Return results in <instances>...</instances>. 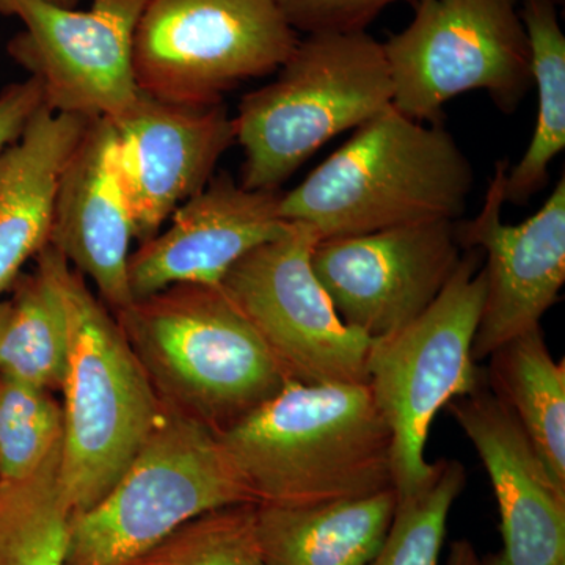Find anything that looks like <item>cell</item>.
<instances>
[{
  "instance_id": "cell-1",
  "label": "cell",
  "mask_w": 565,
  "mask_h": 565,
  "mask_svg": "<svg viewBox=\"0 0 565 565\" xmlns=\"http://www.w3.org/2000/svg\"><path fill=\"white\" fill-rule=\"evenodd\" d=\"M217 435L256 504L303 508L394 490L392 430L367 384L288 381Z\"/></svg>"
},
{
  "instance_id": "cell-2",
  "label": "cell",
  "mask_w": 565,
  "mask_h": 565,
  "mask_svg": "<svg viewBox=\"0 0 565 565\" xmlns=\"http://www.w3.org/2000/svg\"><path fill=\"white\" fill-rule=\"evenodd\" d=\"M470 159L444 126L386 107L281 192L280 217L319 236H356L426 222H457L473 192Z\"/></svg>"
},
{
  "instance_id": "cell-3",
  "label": "cell",
  "mask_w": 565,
  "mask_h": 565,
  "mask_svg": "<svg viewBox=\"0 0 565 565\" xmlns=\"http://www.w3.org/2000/svg\"><path fill=\"white\" fill-rule=\"evenodd\" d=\"M159 399L215 434L288 382L221 286L177 285L115 313Z\"/></svg>"
},
{
  "instance_id": "cell-4",
  "label": "cell",
  "mask_w": 565,
  "mask_h": 565,
  "mask_svg": "<svg viewBox=\"0 0 565 565\" xmlns=\"http://www.w3.org/2000/svg\"><path fill=\"white\" fill-rule=\"evenodd\" d=\"M57 274L70 319L61 484L73 516L117 484L163 404L117 318L61 253Z\"/></svg>"
},
{
  "instance_id": "cell-5",
  "label": "cell",
  "mask_w": 565,
  "mask_h": 565,
  "mask_svg": "<svg viewBox=\"0 0 565 565\" xmlns=\"http://www.w3.org/2000/svg\"><path fill=\"white\" fill-rule=\"evenodd\" d=\"M277 73L234 117L252 191H280L333 137L393 106L384 46L366 31L310 33Z\"/></svg>"
},
{
  "instance_id": "cell-6",
  "label": "cell",
  "mask_w": 565,
  "mask_h": 565,
  "mask_svg": "<svg viewBox=\"0 0 565 565\" xmlns=\"http://www.w3.org/2000/svg\"><path fill=\"white\" fill-rule=\"evenodd\" d=\"M241 503L255 501L218 435L163 404L117 484L71 516L65 565H126L196 516Z\"/></svg>"
},
{
  "instance_id": "cell-7",
  "label": "cell",
  "mask_w": 565,
  "mask_h": 565,
  "mask_svg": "<svg viewBox=\"0 0 565 565\" xmlns=\"http://www.w3.org/2000/svg\"><path fill=\"white\" fill-rule=\"evenodd\" d=\"M479 250H467L440 296L414 321L371 340L367 386L393 437L394 492L414 493L430 471L426 444L435 416L486 384L473 359L484 302Z\"/></svg>"
},
{
  "instance_id": "cell-8",
  "label": "cell",
  "mask_w": 565,
  "mask_h": 565,
  "mask_svg": "<svg viewBox=\"0 0 565 565\" xmlns=\"http://www.w3.org/2000/svg\"><path fill=\"white\" fill-rule=\"evenodd\" d=\"M384 46L393 106L438 122L446 103L482 90L514 114L533 87L519 0H416L414 20Z\"/></svg>"
},
{
  "instance_id": "cell-9",
  "label": "cell",
  "mask_w": 565,
  "mask_h": 565,
  "mask_svg": "<svg viewBox=\"0 0 565 565\" xmlns=\"http://www.w3.org/2000/svg\"><path fill=\"white\" fill-rule=\"evenodd\" d=\"M299 41L278 0H150L134 40L137 85L162 102L211 106L275 73Z\"/></svg>"
},
{
  "instance_id": "cell-10",
  "label": "cell",
  "mask_w": 565,
  "mask_h": 565,
  "mask_svg": "<svg viewBox=\"0 0 565 565\" xmlns=\"http://www.w3.org/2000/svg\"><path fill=\"white\" fill-rule=\"evenodd\" d=\"M313 226L288 230L243 256L221 289L273 353L288 381L367 384L370 338L345 326L316 277Z\"/></svg>"
},
{
  "instance_id": "cell-11",
  "label": "cell",
  "mask_w": 565,
  "mask_h": 565,
  "mask_svg": "<svg viewBox=\"0 0 565 565\" xmlns=\"http://www.w3.org/2000/svg\"><path fill=\"white\" fill-rule=\"evenodd\" d=\"M148 2L92 0L90 9L76 10L0 0V13L20 20L10 55L40 82L52 111L117 120L140 93L134 40Z\"/></svg>"
},
{
  "instance_id": "cell-12",
  "label": "cell",
  "mask_w": 565,
  "mask_h": 565,
  "mask_svg": "<svg viewBox=\"0 0 565 565\" xmlns=\"http://www.w3.org/2000/svg\"><path fill=\"white\" fill-rule=\"evenodd\" d=\"M456 222L322 237L313 269L345 326L370 340L418 318L459 266Z\"/></svg>"
},
{
  "instance_id": "cell-13",
  "label": "cell",
  "mask_w": 565,
  "mask_h": 565,
  "mask_svg": "<svg viewBox=\"0 0 565 565\" xmlns=\"http://www.w3.org/2000/svg\"><path fill=\"white\" fill-rule=\"evenodd\" d=\"M509 163H494L484 204L476 217L456 222L462 250L486 253V291L473 341L476 362L541 327L565 282V177L541 210L516 225L503 222Z\"/></svg>"
},
{
  "instance_id": "cell-14",
  "label": "cell",
  "mask_w": 565,
  "mask_h": 565,
  "mask_svg": "<svg viewBox=\"0 0 565 565\" xmlns=\"http://www.w3.org/2000/svg\"><path fill=\"white\" fill-rule=\"evenodd\" d=\"M111 121L136 239L147 243L212 180L222 156L236 141L234 117L223 103L188 106L140 92L136 103Z\"/></svg>"
},
{
  "instance_id": "cell-15",
  "label": "cell",
  "mask_w": 565,
  "mask_h": 565,
  "mask_svg": "<svg viewBox=\"0 0 565 565\" xmlns=\"http://www.w3.org/2000/svg\"><path fill=\"white\" fill-rule=\"evenodd\" d=\"M280 191H252L228 173L182 203L163 233L141 243L128 267L134 302L177 285L221 286L253 248L288 230Z\"/></svg>"
},
{
  "instance_id": "cell-16",
  "label": "cell",
  "mask_w": 565,
  "mask_h": 565,
  "mask_svg": "<svg viewBox=\"0 0 565 565\" xmlns=\"http://www.w3.org/2000/svg\"><path fill=\"white\" fill-rule=\"evenodd\" d=\"M484 465L500 511L503 548L482 565L565 563V489L487 382L448 405Z\"/></svg>"
},
{
  "instance_id": "cell-17",
  "label": "cell",
  "mask_w": 565,
  "mask_h": 565,
  "mask_svg": "<svg viewBox=\"0 0 565 565\" xmlns=\"http://www.w3.org/2000/svg\"><path fill=\"white\" fill-rule=\"evenodd\" d=\"M136 239L110 118L88 122L55 193L50 245L87 275L114 313L134 303L128 267Z\"/></svg>"
},
{
  "instance_id": "cell-18",
  "label": "cell",
  "mask_w": 565,
  "mask_h": 565,
  "mask_svg": "<svg viewBox=\"0 0 565 565\" xmlns=\"http://www.w3.org/2000/svg\"><path fill=\"white\" fill-rule=\"evenodd\" d=\"M90 121L44 104L0 154V294L50 244L58 181Z\"/></svg>"
},
{
  "instance_id": "cell-19",
  "label": "cell",
  "mask_w": 565,
  "mask_h": 565,
  "mask_svg": "<svg viewBox=\"0 0 565 565\" xmlns=\"http://www.w3.org/2000/svg\"><path fill=\"white\" fill-rule=\"evenodd\" d=\"M394 490L303 508L258 504L262 565H367L396 512Z\"/></svg>"
},
{
  "instance_id": "cell-20",
  "label": "cell",
  "mask_w": 565,
  "mask_h": 565,
  "mask_svg": "<svg viewBox=\"0 0 565 565\" xmlns=\"http://www.w3.org/2000/svg\"><path fill=\"white\" fill-rule=\"evenodd\" d=\"M35 259V270L13 282L0 333V375L52 393L65 382L70 319L57 274L58 252L47 244Z\"/></svg>"
},
{
  "instance_id": "cell-21",
  "label": "cell",
  "mask_w": 565,
  "mask_h": 565,
  "mask_svg": "<svg viewBox=\"0 0 565 565\" xmlns=\"http://www.w3.org/2000/svg\"><path fill=\"white\" fill-rule=\"evenodd\" d=\"M486 367L490 392L565 489V364L553 359L542 327L497 349Z\"/></svg>"
},
{
  "instance_id": "cell-22",
  "label": "cell",
  "mask_w": 565,
  "mask_h": 565,
  "mask_svg": "<svg viewBox=\"0 0 565 565\" xmlns=\"http://www.w3.org/2000/svg\"><path fill=\"white\" fill-rule=\"evenodd\" d=\"M556 0H522L537 90V120L525 154L504 177V202L525 204L544 188L550 166L565 150V35Z\"/></svg>"
},
{
  "instance_id": "cell-23",
  "label": "cell",
  "mask_w": 565,
  "mask_h": 565,
  "mask_svg": "<svg viewBox=\"0 0 565 565\" xmlns=\"http://www.w3.org/2000/svg\"><path fill=\"white\" fill-rule=\"evenodd\" d=\"M61 463L62 445L33 473L0 481V565H65L71 511Z\"/></svg>"
},
{
  "instance_id": "cell-24",
  "label": "cell",
  "mask_w": 565,
  "mask_h": 565,
  "mask_svg": "<svg viewBox=\"0 0 565 565\" xmlns=\"http://www.w3.org/2000/svg\"><path fill=\"white\" fill-rule=\"evenodd\" d=\"M467 484L463 465L438 459L422 486L397 500L384 544L367 565H440L449 512Z\"/></svg>"
},
{
  "instance_id": "cell-25",
  "label": "cell",
  "mask_w": 565,
  "mask_h": 565,
  "mask_svg": "<svg viewBox=\"0 0 565 565\" xmlns=\"http://www.w3.org/2000/svg\"><path fill=\"white\" fill-rule=\"evenodd\" d=\"M256 512L255 503L206 512L126 565H262Z\"/></svg>"
},
{
  "instance_id": "cell-26",
  "label": "cell",
  "mask_w": 565,
  "mask_h": 565,
  "mask_svg": "<svg viewBox=\"0 0 565 565\" xmlns=\"http://www.w3.org/2000/svg\"><path fill=\"white\" fill-rule=\"evenodd\" d=\"M63 441V408L47 390L0 375V481L33 473Z\"/></svg>"
},
{
  "instance_id": "cell-27",
  "label": "cell",
  "mask_w": 565,
  "mask_h": 565,
  "mask_svg": "<svg viewBox=\"0 0 565 565\" xmlns=\"http://www.w3.org/2000/svg\"><path fill=\"white\" fill-rule=\"evenodd\" d=\"M401 0H278L294 31L310 33L366 31L393 3Z\"/></svg>"
},
{
  "instance_id": "cell-28",
  "label": "cell",
  "mask_w": 565,
  "mask_h": 565,
  "mask_svg": "<svg viewBox=\"0 0 565 565\" xmlns=\"http://www.w3.org/2000/svg\"><path fill=\"white\" fill-rule=\"evenodd\" d=\"M43 106V88L35 77L11 84L0 92V154L20 139L33 115Z\"/></svg>"
},
{
  "instance_id": "cell-29",
  "label": "cell",
  "mask_w": 565,
  "mask_h": 565,
  "mask_svg": "<svg viewBox=\"0 0 565 565\" xmlns=\"http://www.w3.org/2000/svg\"><path fill=\"white\" fill-rule=\"evenodd\" d=\"M446 565H482V557H479L470 541L460 539L452 542Z\"/></svg>"
},
{
  "instance_id": "cell-30",
  "label": "cell",
  "mask_w": 565,
  "mask_h": 565,
  "mask_svg": "<svg viewBox=\"0 0 565 565\" xmlns=\"http://www.w3.org/2000/svg\"><path fill=\"white\" fill-rule=\"evenodd\" d=\"M44 2H50L52 6L63 7V9H74L81 0H44Z\"/></svg>"
},
{
  "instance_id": "cell-31",
  "label": "cell",
  "mask_w": 565,
  "mask_h": 565,
  "mask_svg": "<svg viewBox=\"0 0 565 565\" xmlns=\"http://www.w3.org/2000/svg\"><path fill=\"white\" fill-rule=\"evenodd\" d=\"M7 313H9V300H3V302H0V333H2Z\"/></svg>"
},
{
  "instance_id": "cell-32",
  "label": "cell",
  "mask_w": 565,
  "mask_h": 565,
  "mask_svg": "<svg viewBox=\"0 0 565 565\" xmlns=\"http://www.w3.org/2000/svg\"><path fill=\"white\" fill-rule=\"evenodd\" d=\"M556 2L559 3V6H561V3L564 2V0H556Z\"/></svg>"
},
{
  "instance_id": "cell-33",
  "label": "cell",
  "mask_w": 565,
  "mask_h": 565,
  "mask_svg": "<svg viewBox=\"0 0 565 565\" xmlns=\"http://www.w3.org/2000/svg\"><path fill=\"white\" fill-rule=\"evenodd\" d=\"M556 565H565V563H559V564H556Z\"/></svg>"
}]
</instances>
